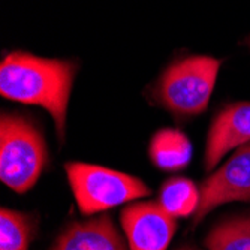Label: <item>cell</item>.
I'll use <instances>...</instances> for the list:
<instances>
[{
	"label": "cell",
	"mask_w": 250,
	"mask_h": 250,
	"mask_svg": "<svg viewBox=\"0 0 250 250\" xmlns=\"http://www.w3.org/2000/svg\"><path fill=\"white\" fill-rule=\"evenodd\" d=\"M75 74L77 64L72 62L9 53L0 64V93L9 101L47 109L63 141Z\"/></svg>",
	"instance_id": "obj_1"
},
{
	"label": "cell",
	"mask_w": 250,
	"mask_h": 250,
	"mask_svg": "<svg viewBox=\"0 0 250 250\" xmlns=\"http://www.w3.org/2000/svg\"><path fill=\"white\" fill-rule=\"evenodd\" d=\"M47 143L24 116L3 112L0 119V180L14 192L26 193L47 165Z\"/></svg>",
	"instance_id": "obj_2"
},
{
	"label": "cell",
	"mask_w": 250,
	"mask_h": 250,
	"mask_svg": "<svg viewBox=\"0 0 250 250\" xmlns=\"http://www.w3.org/2000/svg\"><path fill=\"white\" fill-rule=\"evenodd\" d=\"M64 171L84 216H93L151 195L141 178L122 171L84 162L66 164Z\"/></svg>",
	"instance_id": "obj_3"
},
{
	"label": "cell",
	"mask_w": 250,
	"mask_h": 250,
	"mask_svg": "<svg viewBox=\"0 0 250 250\" xmlns=\"http://www.w3.org/2000/svg\"><path fill=\"white\" fill-rule=\"evenodd\" d=\"M220 69V60L192 56L172 63L156 85V99L174 116L192 117L208 106Z\"/></svg>",
	"instance_id": "obj_4"
},
{
	"label": "cell",
	"mask_w": 250,
	"mask_h": 250,
	"mask_svg": "<svg viewBox=\"0 0 250 250\" xmlns=\"http://www.w3.org/2000/svg\"><path fill=\"white\" fill-rule=\"evenodd\" d=\"M196 226L214 208L229 202H250V144H246L201 183Z\"/></svg>",
	"instance_id": "obj_5"
},
{
	"label": "cell",
	"mask_w": 250,
	"mask_h": 250,
	"mask_svg": "<svg viewBox=\"0 0 250 250\" xmlns=\"http://www.w3.org/2000/svg\"><path fill=\"white\" fill-rule=\"evenodd\" d=\"M120 225L129 250H167L177 231V219L157 201L125 207L120 213Z\"/></svg>",
	"instance_id": "obj_6"
},
{
	"label": "cell",
	"mask_w": 250,
	"mask_h": 250,
	"mask_svg": "<svg viewBox=\"0 0 250 250\" xmlns=\"http://www.w3.org/2000/svg\"><path fill=\"white\" fill-rule=\"evenodd\" d=\"M250 144V102H235L223 106L211 122L204 168L213 171L229 151Z\"/></svg>",
	"instance_id": "obj_7"
},
{
	"label": "cell",
	"mask_w": 250,
	"mask_h": 250,
	"mask_svg": "<svg viewBox=\"0 0 250 250\" xmlns=\"http://www.w3.org/2000/svg\"><path fill=\"white\" fill-rule=\"evenodd\" d=\"M50 250H129L116 223L106 214L67 225Z\"/></svg>",
	"instance_id": "obj_8"
},
{
	"label": "cell",
	"mask_w": 250,
	"mask_h": 250,
	"mask_svg": "<svg viewBox=\"0 0 250 250\" xmlns=\"http://www.w3.org/2000/svg\"><path fill=\"white\" fill-rule=\"evenodd\" d=\"M192 143L188 136L177 129H162L153 135L148 146L151 164L168 172L185 169L192 159Z\"/></svg>",
	"instance_id": "obj_9"
},
{
	"label": "cell",
	"mask_w": 250,
	"mask_h": 250,
	"mask_svg": "<svg viewBox=\"0 0 250 250\" xmlns=\"http://www.w3.org/2000/svg\"><path fill=\"white\" fill-rule=\"evenodd\" d=\"M201 192L192 180L185 177H172L167 180L159 190L157 202L172 217L195 216L199 207Z\"/></svg>",
	"instance_id": "obj_10"
},
{
	"label": "cell",
	"mask_w": 250,
	"mask_h": 250,
	"mask_svg": "<svg viewBox=\"0 0 250 250\" xmlns=\"http://www.w3.org/2000/svg\"><path fill=\"white\" fill-rule=\"evenodd\" d=\"M38 220L32 213L2 207L0 210V250H29L36 235Z\"/></svg>",
	"instance_id": "obj_11"
},
{
	"label": "cell",
	"mask_w": 250,
	"mask_h": 250,
	"mask_svg": "<svg viewBox=\"0 0 250 250\" xmlns=\"http://www.w3.org/2000/svg\"><path fill=\"white\" fill-rule=\"evenodd\" d=\"M204 244L208 250H250V214L220 220L210 229Z\"/></svg>",
	"instance_id": "obj_12"
},
{
	"label": "cell",
	"mask_w": 250,
	"mask_h": 250,
	"mask_svg": "<svg viewBox=\"0 0 250 250\" xmlns=\"http://www.w3.org/2000/svg\"><path fill=\"white\" fill-rule=\"evenodd\" d=\"M178 250H199V249H193V247H181Z\"/></svg>",
	"instance_id": "obj_13"
},
{
	"label": "cell",
	"mask_w": 250,
	"mask_h": 250,
	"mask_svg": "<svg viewBox=\"0 0 250 250\" xmlns=\"http://www.w3.org/2000/svg\"><path fill=\"white\" fill-rule=\"evenodd\" d=\"M247 43H249V47H250V38H249V42Z\"/></svg>",
	"instance_id": "obj_14"
}]
</instances>
